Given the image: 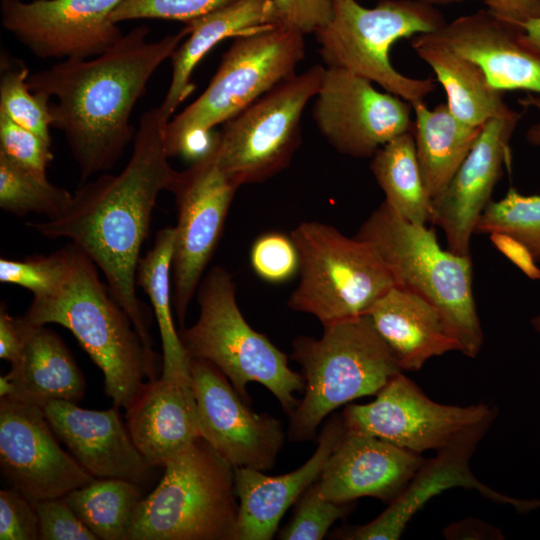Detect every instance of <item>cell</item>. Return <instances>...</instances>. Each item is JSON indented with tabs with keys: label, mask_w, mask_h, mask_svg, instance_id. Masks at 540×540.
I'll return each mask as SVG.
<instances>
[{
	"label": "cell",
	"mask_w": 540,
	"mask_h": 540,
	"mask_svg": "<svg viewBox=\"0 0 540 540\" xmlns=\"http://www.w3.org/2000/svg\"><path fill=\"white\" fill-rule=\"evenodd\" d=\"M138 26L104 53L64 60L29 74L30 90L48 102L52 127L65 136L81 181L111 169L132 140L130 116L158 67L188 35L187 29L148 41Z\"/></svg>",
	"instance_id": "2"
},
{
	"label": "cell",
	"mask_w": 540,
	"mask_h": 540,
	"mask_svg": "<svg viewBox=\"0 0 540 540\" xmlns=\"http://www.w3.org/2000/svg\"><path fill=\"white\" fill-rule=\"evenodd\" d=\"M201 437L233 468L271 470L285 443L280 420L253 411L212 363L190 358Z\"/></svg>",
	"instance_id": "15"
},
{
	"label": "cell",
	"mask_w": 540,
	"mask_h": 540,
	"mask_svg": "<svg viewBox=\"0 0 540 540\" xmlns=\"http://www.w3.org/2000/svg\"><path fill=\"white\" fill-rule=\"evenodd\" d=\"M355 236L375 248L396 286L436 307L459 352L476 358L484 335L473 292L471 256L443 249L433 229L407 221L385 201L369 214Z\"/></svg>",
	"instance_id": "4"
},
{
	"label": "cell",
	"mask_w": 540,
	"mask_h": 540,
	"mask_svg": "<svg viewBox=\"0 0 540 540\" xmlns=\"http://www.w3.org/2000/svg\"><path fill=\"white\" fill-rule=\"evenodd\" d=\"M366 315L402 371L420 370L433 357L459 351L436 307L405 288L393 286Z\"/></svg>",
	"instance_id": "26"
},
{
	"label": "cell",
	"mask_w": 540,
	"mask_h": 540,
	"mask_svg": "<svg viewBox=\"0 0 540 540\" xmlns=\"http://www.w3.org/2000/svg\"><path fill=\"white\" fill-rule=\"evenodd\" d=\"M122 1L1 0V22L39 58L89 59L107 51L123 36L111 19Z\"/></svg>",
	"instance_id": "16"
},
{
	"label": "cell",
	"mask_w": 540,
	"mask_h": 540,
	"mask_svg": "<svg viewBox=\"0 0 540 540\" xmlns=\"http://www.w3.org/2000/svg\"><path fill=\"white\" fill-rule=\"evenodd\" d=\"M522 115L484 123L450 182L432 199L430 222L441 228L451 252L471 256L472 235L504 167L510 165V142Z\"/></svg>",
	"instance_id": "18"
},
{
	"label": "cell",
	"mask_w": 540,
	"mask_h": 540,
	"mask_svg": "<svg viewBox=\"0 0 540 540\" xmlns=\"http://www.w3.org/2000/svg\"><path fill=\"white\" fill-rule=\"evenodd\" d=\"M0 466L34 504L95 479L61 448L42 408L7 398H0Z\"/></svg>",
	"instance_id": "17"
},
{
	"label": "cell",
	"mask_w": 540,
	"mask_h": 540,
	"mask_svg": "<svg viewBox=\"0 0 540 540\" xmlns=\"http://www.w3.org/2000/svg\"><path fill=\"white\" fill-rule=\"evenodd\" d=\"M370 169L384 192V201L394 211L412 223L430 222L432 199L422 179L411 131L380 147L371 157Z\"/></svg>",
	"instance_id": "31"
},
{
	"label": "cell",
	"mask_w": 540,
	"mask_h": 540,
	"mask_svg": "<svg viewBox=\"0 0 540 540\" xmlns=\"http://www.w3.org/2000/svg\"><path fill=\"white\" fill-rule=\"evenodd\" d=\"M291 345L305 380L303 397L289 417L293 442L313 440L331 412L376 395L403 372L368 315L325 326L319 338L298 336Z\"/></svg>",
	"instance_id": "6"
},
{
	"label": "cell",
	"mask_w": 540,
	"mask_h": 540,
	"mask_svg": "<svg viewBox=\"0 0 540 540\" xmlns=\"http://www.w3.org/2000/svg\"><path fill=\"white\" fill-rule=\"evenodd\" d=\"M446 24L432 5L413 0H380L366 8L356 0H332V17L315 35L327 67L347 70L380 85L411 104L436 88L433 78H412L398 72L389 53L393 44Z\"/></svg>",
	"instance_id": "9"
},
{
	"label": "cell",
	"mask_w": 540,
	"mask_h": 540,
	"mask_svg": "<svg viewBox=\"0 0 540 540\" xmlns=\"http://www.w3.org/2000/svg\"><path fill=\"white\" fill-rule=\"evenodd\" d=\"M39 539L35 504L11 487L0 491V540Z\"/></svg>",
	"instance_id": "42"
},
{
	"label": "cell",
	"mask_w": 540,
	"mask_h": 540,
	"mask_svg": "<svg viewBox=\"0 0 540 540\" xmlns=\"http://www.w3.org/2000/svg\"><path fill=\"white\" fill-rule=\"evenodd\" d=\"M325 67L293 75L224 123L215 135L219 167L238 187L286 169L301 141V117L317 94Z\"/></svg>",
	"instance_id": "11"
},
{
	"label": "cell",
	"mask_w": 540,
	"mask_h": 540,
	"mask_svg": "<svg viewBox=\"0 0 540 540\" xmlns=\"http://www.w3.org/2000/svg\"><path fill=\"white\" fill-rule=\"evenodd\" d=\"M73 194L0 153V208L17 216L29 213L47 219L60 215Z\"/></svg>",
	"instance_id": "33"
},
{
	"label": "cell",
	"mask_w": 540,
	"mask_h": 540,
	"mask_svg": "<svg viewBox=\"0 0 540 540\" xmlns=\"http://www.w3.org/2000/svg\"><path fill=\"white\" fill-rule=\"evenodd\" d=\"M66 270L58 286L34 296L23 317L31 324H59L77 339L102 371L114 406L127 409L146 383L158 378L162 360L148 349L126 311L75 244L64 246Z\"/></svg>",
	"instance_id": "3"
},
{
	"label": "cell",
	"mask_w": 540,
	"mask_h": 540,
	"mask_svg": "<svg viewBox=\"0 0 540 540\" xmlns=\"http://www.w3.org/2000/svg\"><path fill=\"white\" fill-rule=\"evenodd\" d=\"M496 416L470 427L452 443L425 460L404 490L371 522L337 531L336 538L346 540H397L412 517L433 497L445 490L465 487L479 491L493 501L514 506L520 512L531 511V500L500 494L482 484L472 473L469 461L477 444Z\"/></svg>",
	"instance_id": "19"
},
{
	"label": "cell",
	"mask_w": 540,
	"mask_h": 540,
	"mask_svg": "<svg viewBox=\"0 0 540 540\" xmlns=\"http://www.w3.org/2000/svg\"><path fill=\"white\" fill-rule=\"evenodd\" d=\"M66 270L64 247L48 255H35L23 260L0 259V281L30 290L42 296L54 290Z\"/></svg>",
	"instance_id": "37"
},
{
	"label": "cell",
	"mask_w": 540,
	"mask_h": 540,
	"mask_svg": "<svg viewBox=\"0 0 540 540\" xmlns=\"http://www.w3.org/2000/svg\"><path fill=\"white\" fill-rule=\"evenodd\" d=\"M345 433L342 415L324 424L312 456L299 468L271 476L253 468H234L238 518L234 540H271L288 510L320 478Z\"/></svg>",
	"instance_id": "23"
},
{
	"label": "cell",
	"mask_w": 540,
	"mask_h": 540,
	"mask_svg": "<svg viewBox=\"0 0 540 540\" xmlns=\"http://www.w3.org/2000/svg\"><path fill=\"white\" fill-rule=\"evenodd\" d=\"M299 253V282L288 307L323 327L366 315L395 281L375 248L335 227L304 221L290 233Z\"/></svg>",
	"instance_id": "10"
},
{
	"label": "cell",
	"mask_w": 540,
	"mask_h": 540,
	"mask_svg": "<svg viewBox=\"0 0 540 540\" xmlns=\"http://www.w3.org/2000/svg\"><path fill=\"white\" fill-rule=\"evenodd\" d=\"M485 4L487 9L518 26L540 18V0H487Z\"/></svg>",
	"instance_id": "46"
},
{
	"label": "cell",
	"mask_w": 540,
	"mask_h": 540,
	"mask_svg": "<svg viewBox=\"0 0 540 540\" xmlns=\"http://www.w3.org/2000/svg\"><path fill=\"white\" fill-rule=\"evenodd\" d=\"M24 341L23 317L8 313L4 303L0 308V358L15 362L21 352Z\"/></svg>",
	"instance_id": "44"
},
{
	"label": "cell",
	"mask_w": 540,
	"mask_h": 540,
	"mask_svg": "<svg viewBox=\"0 0 540 540\" xmlns=\"http://www.w3.org/2000/svg\"><path fill=\"white\" fill-rule=\"evenodd\" d=\"M280 24L271 0H236L185 23L188 35L170 56L171 82L159 109L167 121L191 94L194 68L218 43Z\"/></svg>",
	"instance_id": "27"
},
{
	"label": "cell",
	"mask_w": 540,
	"mask_h": 540,
	"mask_svg": "<svg viewBox=\"0 0 540 540\" xmlns=\"http://www.w3.org/2000/svg\"><path fill=\"white\" fill-rule=\"evenodd\" d=\"M519 27L522 42L540 52V18L529 20Z\"/></svg>",
	"instance_id": "49"
},
{
	"label": "cell",
	"mask_w": 540,
	"mask_h": 540,
	"mask_svg": "<svg viewBox=\"0 0 540 540\" xmlns=\"http://www.w3.org/2000/svg\"><path fill=\"white\" fill-rule=\"evenodd\" d=\"M168 122L159 107L146 111L120 173L83 182L60 215L29 224L46 238L70 239L96 264L150 350L151 313L137 297L136 271L157 198L170 190L177 174L165 147Z\"/></svg>",
	"instance_id": "1"
},
{
	"label": "cell",
	"mask_w": 540,
	"mask_h": 540,
	"mask_svg": "<svg viewBox=\"0 0 540 540\" xmlns=\"http://www.w3.org/2000/svg\"><path fill=\"white\" fill-rule=\"evenodd\" d=\"M493 232L515 238L540 262V195H524L510 187L503 198L491 200L478 219L475 234Z\"/></svg>",
	"instance_id": "34"
},
{
	"label": "cell",
	"mask_w": 540,
	"mask_h": 540,
	"mask_svg": "<svg viewBox=\"0 0 540 540\" xmlns=\"http://www.w3.org/2000/svg\"><path fill=\"white\" fill-rule=\"evenodd\" d=\"M313 118L327 141L354 158L375 152L406 132H412L413 106L347 70L327 67L315 95Z\"/></svg>",
	"instance_id": "14"
},
{
	"label": "cell",
	"mask_w": 540,
	"mask_h": 540,
	"mask_svg": "<svg viewBox=\"0 0 540 540\" xmlns=\"http://www.w3.org/2000/svg\"><path fill=\"white\" fill-rule=\"evenodd\" d=\"M43 410L59 441L94 478L124 479L143 489L156 478L157 467L134 444L118 407L98 411L55 400Z\"/></svg>",
	"instance_id": "20"
},
{
	"label": "cell",
	"mask_w": 540,
	"mask_h": 540,
	"mask_svg": "<svg viewBox=\"0 0 540 540\" xmlns=\"http://www.w3.org/2000/svg\"><path fill=\"white\" fill-rule=\"evenodd\" d=\"M304 35L281 24L236 37L206 90L165 127L170 157L195 160L213 147L210 131L295 75Z\"/></svg>",
	"instance_id": "5"
},
{
	"label": "cell",
	"mask_w": 540,
	"mask_h": 540,
	"mask_svg": "<svg viewBox=\"0 0 540 540\" xmlns=\"http://www.w3.org/2000/svg\"><path fill=\"white\" fill-rule=\"evenodd\" d=\"M294 515L280 531L282 540H321L333 523L351 512L352 503H337L323 497L317 481L296 502Z\"/></svg>",
	"instance_id": "36"
},
{
	"label": "cell",
	"mask_w": 540,
	"mask_h": 540,
	"mask_svg": "<svg viewBox=\"0 0 540 540\" xmlns=\"http://www.w3.org/2000/svg\"><path fill=\"white\" fill-rule=\"evenodd\" d=\"M125 417L134 444L157 468L201 437L190 378L148 381Z\"/></svg>",
	"instance_id": "24"
},
{
	"label": "cell",
	"mask_w": 540,
	"mask_h": 540,
	"mask_svg": "<svg viewBox=\"0 0 540 540\" xmlns=\"http://www.w3.org/2000/svg\"><path fill=\"white\" fill-rule=\"evenodd\" d=\"M236 0H123L111 15L112 21L155 18L188 22Z\"/></svg>",
	"instance_id": "39"
},
{
	"label": "cell",
	"mask_w": 540,
	"mask_h": 540,
	"mask_svg": "<svg viewBox=\"0 0 540 540\" xmlns=\"http://www.w3.org/2000/svg\"><path fill=\"white\" fill-rule=\"evenodd\" d=\"M518 103L525 108H534L540 112V97L533 93H527L519 98ZM526 141L536 147H540V123L532 124L526 131Z\"/></svg>",
	"instance_id": "48"
},
{
	"label": "cell",
	"mask_w": 540,
	"mask_h": 540,
	"mask_svg": "<svg viewBox=\"0 0 540 540\" xmlns=\"http://www.w3.org/2000/svg\"><path fill=\"white\" fill-rule=\"evenodd\" d=\"M413 137L425 188L431 199L440 194L464 161L481 128L458 120L446 103L430 109L424 101L412 104Z\"/></svg>",
	"instance_id": "29"
},
{
	"label": "cell",
	"mask_w": 540,
	"mask_h": 540,
	"mask_svg": "<svg viewBox=\"0 0 540 540\" xmlns=\"http://www.w3.org/2000/svg\"><path fill=\"white\" fill-rule=\"evenodd\" d=\"M494 247L531 279L540 278V269L527 248L518 240L505 233L489 234Z\"/></svg>",
	"instance_id": "45"
},
{
	"label": "cell",
	"mask_w": 540,
	"mask_h": 540,
	"mask_svg": "<svg viewBox=\"0 0 540 540\" xmlns=\"http://www.w3.org/2000/svg\"><path fill=\"white\" fill-rule=\"evenodd\" d=\"M520 33L518 25L481 9L426 35L477 63L493 87L540 93V52L523 43Z\"/></svg>",
	"instance_id": "22"
},
{
	"label": "cell",
	"mask_w": 540,
	"mask_h": 540,
	"mask_svg": "<svg viewBox=\"0 0 540 540\" xmlns=\"http://www.w3.org/2000/svg\"><path fill=\"white\" fill-rule=\"evenodd\" d=\"M163 469L138 504L127 540H234V468L199 437Z\"/></svg>",
	"instance_id": "8"
},
{
	"label": "cell",
	"mask_w": 540,
	"mask_h": 540,
	"mask_svg": "<svg viewBox=\"0 0 540 540\" xmlns=\"http://www.w3.org/2000/svg\"><path fill=\"white\" fill-rule=\"evenodd\" d=\"M250 264L262 280L283 283L299 272L298 249L291 235L267 232L253 242Z\"/></svg>",
	"instance_id": "38"
},
{
	"label": "cell",
	"mask_w": 540,
	"mask_h": 540,
	"mask_svg": "<svg viewBox=\"0 0 540 540\" xmlns=\"http://www.w3.org/2000/svg\"><path fill=\"white\" fill-rule=\"evenodd\" d=\"M35 508L39 519V539L97 540L64 497L39 500Z\"/></svg>",
	"instance_id": "41"
},
{
	"label": "cell",
	"mask_w": 540,
	"mask_h": 540,
	"mask_svg": "<svg viewBox=\"0 0 540 540\" xmlns=\"http://www.w3.org/2000/svg\"><path fill=\"white\" fill-rule=\"evenodd\" d=\"M411 46L434 71L445 90L446 104L461 122L480 127L490 119L518 113L505 102V92L493 87L474 61L430 39L426 33L415 35Z\"/></svg>",
	"instance_id": "28"
},
{
	"label": "cell",
	"mask_w": 540,
	"mask_h": 540,
	"mask_svg": "<svg viewBox=\"0 0 540 540\" xmlns=\"http://www.w3.org/2000/svg\"><path fill=\"white\" fill-rule=\"evenodd\" d=\"M375 396L370 403L345 406V429L419 454L439 451L470 427L497 416L496 408L484 403L456 406L435 402L403 373Z\"/></svg>",
	"instance_id": "13"
},
{
	"label": "cell",
	"mask_w": 540,
	"mask_h": 540,
	"mask_svg": "<svg viewBox=\"0 0 540 540\" xmlns=\"http://www.w3.org/2000/svg\"><path fill=\"white\" fill-rule=\"evenodd\" d=\"M86 527L100 540H127L143 488L118 478H95L63 496Z\"/></svg>",
	"instance_id": "32"
},
{
	"label": "cell",
	"mask_w": 540,
	"mask_h": 540,
	"mask_svg": "<svg viewBox=\"0 0 540 540\" xmlns=\"http://www.w3.org/2000/svg\"><path fill=\"white\" fill-rule=\"evenodd\" d=\"M425 460L419 453L345 429L317 485L323 497L337 503L373 497L389 504Z\"/></svg>",
	"instance_id": "21"
},
{
	"label": "cell",
	"mask_w": 540,
	"mask_h": 540,
	"mask_svg": "<svg viewBox=\"0 0 540 540\" xmlns=\"http://www.w3.org/2000/svg\"><path fill=\"white\" fill-rule=\"evenodd\" d=\"M197 294L199 317L191 327L179 331L189 359L215 365L248 403L247 385H263L290 417L300 401L296 394L305 390V380L290 368L283 351L248 324L239 309L230 272L213 267Z\"/></svg>",
	"instance_id": "7"
},
{
	"label": "cell",
	"mask_w": 540,
	"mask_h": 540,
	"mask_svg": "<svg viewBox=\"0 0 540 540\" xmlns=\"http://www.w3.org/2000/svg\"><path fill=\"white\" fill-rule=\"evenodd\" d=\"M238 188L219 167L214 142L210 152L188 169L177 171L169 190L177 207L171 261L172 304L182 328Z\"/></svg>",
	"instance_id": "12"
},
{
	"label": "cell",
	"mask_w": 540,
	"mask_h": 540,
	"mask_svg": "<svg viewBox=\"0 0 540 540\" xmlns=\"http://www.w3.org/2000/svg\"><path fill=\"white\" fill-rule=\"evenodd\" d=\"M530 323H531L532 328H533L537 333L540 334V313L537 314L536 316H534V317L531 319Z\"/></svg>",
	"instance_id": "51"
},
{
	"label": "cell",
	"mask_w": 540,
	"mask_h": 540,
	"mask_svg": "<svg viewBox=\"0 0 540 540\" xmlns=\"http://www.w3.org/2000/svg\"><path fill=\"white\" fill-rule=\"evenodd\" d=\"M0 153L18 165L40 175L53 160L51 142L17 124L0 112Z\"/></svg>",
	"instance_id": "40"
},
{
	"label": "cell",
	"mask_w": 540,
	"mask_h": 540,
	"mask_svg": "<svg viewBox=\"0 0 540 540\" xmlns=\"http://www.w3.org/2000/svg\"><path fill=\"white\" fill-rule=\"evenodd\" d=\"M281 25L303 35L316 33L332 17V0H271Z\"/></svg>",
	"instance_id": "43"
},
{
	"label": "cell",
	"mask_w": 540,
	"mask_h": 540,
	"mask_svg": "<svg viewBox=\"0 0 540 540\" xmlns=\"http://www.w3.org/2000/svg\"><path fill=\"white\" fill-rule=\"evenodd\" d=\"M413 1L435 6V5H449V4L458 3L464 0H413ZM477 1H482L483 3H485L487 0H477Z\"/></svg>",
	"instance_id": "50"
},
{
	"label": "cell",
	"mask_w": 540,
	"mask_h": 540,
	"mask_svg": "<svg viewBox=\"0 0 540 540\" xmlns=\"http://www.w3.org/2000/svg\"><path fill=\"white\" fill-rule=\"evenodd\" d=\"M448 539H497L502 536L498 529L480 520H463L453 523L444 531Z\"/></svg>",
	"instance_id": "47"
},
{
	"label": "cell",
	"mask_w": 540,
	"mask_h": 540,
	"mask_svg": "<svg viewBox=\"0 0 540 540\" xmlns=\"http://www.w3.org/2000/svg\"><path fill=\"white\" fill-rule=\"evenodd\" d=\"M174 234V227L159 230L152 248L139 260L136 285L149 297L158 324L162 344L160 376L190 378V359L175 328L172 315L171 261Z\"/></svg>",
	"instance_id": "30"
},
{
	"label": "cell",
	"mask_w": 540,
	"mask_h": 540,
	"mask_svg": "<svg viewBox=\"0 0 540 540\" xmlns=\"http://www.w3.org/2000/svg\"><path fill=\"white\" fill-rule=\"evenodd\" d=\"M0 79V112L17 124L51 142L52 116L48 102L34 94L27 83L29 69L21 62L5 61Z\"/></svg>",
	"instance_id": "35"
},
{
	"label": "cell",
	"mask_w": 540,
	"mask_h": 540,
	"mask_svg": "<svg viewBox=\"0 0 540 540\" xmlns=\"http://www.w3.org/2000/svg\"><path fill=\"white\" fill-rule=\"evenodd\" d=\"M23 320L20 355L4 375L9 384L5 398L42 409L55 400L78 403L86 381L64 341L45 325Z\"/></svg>",
	"instance_id": "25"
}]
</instances>
